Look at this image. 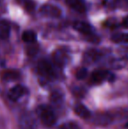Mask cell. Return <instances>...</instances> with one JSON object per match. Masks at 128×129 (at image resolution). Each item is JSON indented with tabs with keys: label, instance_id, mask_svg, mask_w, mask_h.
Returning a JSON list of instances; mask_svg holds the SVG:
<instances>
[{
	"label": "cell",
	"instance_id": "cell-1",
	"mask_svg": "<svg viewBox=\"0 0 128 129\" xmlns=\"http://www.w3.org/2000/svg\"><path fill=\"white\" fill-rule=\"evenodd\" d=\"M37 113L41 122L47 126H52L56 122V115L54 110L48 105H40L38 107Z\"/></svg>",
	"mask_w": 128,
	"mask_h": 129
},
{
	"label": "cell",
	"instance_id": "cell-2",
	"mask_svg": "<svg viewBox=\"0 0 128 129\" xmlns=\"http://www.w3.org/2000/svg\"><path fill=\"white\" fill-rule=\"evenodd\" d=\"M19 129H36V121L32 114L26 112L19 118Z\"/></svg>",
	"mask_w": 128,
	"mask_h": 129
},
{
	"label": "cell",
	"instance_id": "cell-3",
	"mask_svg": "<svg viewBox=\"0 0 128 129\" xmlns=\"http://www.w3.org/2000/svg\"><path fill=\"white\" fill-rule=\"evenodd\" d=\"M38 71L45 77H52L55 76V70L52 64L47 60H41L38 63Z\"/></svg>",
	"mask_w": 128,
	"mask_h": 129
},
{
	"label": "cell",
	"instance_id": "cell-4",
	"mask_svg": "<svg viewBox=\"0 0 128 129\" xmlns=\"http://www.w3.org/2000/svg\"><path fill=\"white\" fill-rule=\"evenodd\" d=\"M40 13L50 18H60L62 15V10L59 7L52 5H45L41 6Z\"/></svg>",
	"mask_w": 128,
	"mask_h": 129
},
{
	"label": "cell",
	"instance_id": "cell-5",
	"mask_svg": "<svg viewBox=\"0 0 128 129\" xmlns=\"http://www.w3.org/2000/svg\"><path fill=\"white\" fill-rule=\"evenodd\" d=\"M26 92V88L23 85L17 84L12 87L8 92V98L12 101H18L20 98H22Z\"/></svg>",
	"mask_w": 128,
	"mask_h": 129
},
{
	"label": "cell",
	"instance_id": "cell-6",
	"mask_svg": "<svg viewBox=\"0 0 128 129\" xmlns=\"http://www.w3.org/2000/svg\"><path fill=\"white\" fill-rule=\"evenodd\" d=\"M73 27L75 31H77L82 34H84V35L90 36L94 34V28L86 22L76 21L73 24Z\"/></svg>",
	"mask_w": 128,
	"mask_h": 129
},
{
	"label": "cell",
	"instance_id": "cell-7",
	"mask_svg": "<svg viewBox=\"0 0 128 129\" xmlns=\"http://www.w3.org/2000/svg\"><path fill=\"white\" fill-rule=\"evenodd\" d=\"M111 77H112L111 73L104 70H97L91 74V81L93 83H101L104 80H110Z\"/></svg>",
	"mask_w": 128,
	"mask_h": 129
},
{
	"label": "cell",
	"instance_id": "cell-8",
	"mask_svg": "<svg viewBox=\"0 0 128 129\" xmlns=\"http://www.w3.org/2000/svg\"><path fill=\"white\" fill-rule=\"evenodd\" d=\"M65 3L77 12H84L86 11V5L83 0H65Z\"/></svg>",
	"mask_w": 128,
	"mask_h": 129
},
{
	"label": "cell",
	"instance_id": "cell-9",
	"mask_svg": "<svg viewBox=\"0 0 128 129\" xmlns=\"http://www.w3.org/2000/svg\"><path fill=\"white\" fill-rule=\"evenodd\" d=\"M74 111L79 117L82 118V119H89L91 117V113L90 110L82 104H77L74 108Z\"/></svg>",
	"mask_w": 128,
	"mask_h": 129
},
{
	"label": "cell",
	"instance_id": "cell-10",
	"mask_svg": "<svg viewBox=\"0 0 128 129\" xmlns=\"http://www.w3.org/2000/svg\"><path fill=\"white\" fill-rule=\"evenodd\" d=\"M11 26L7 21L2 20L0 21V39L6 40L10 36Z\"/></svg>",
	"mask_w": 128,
	"mask_h": 129
},
{
	"label": "cell",
	"instance_id": "cell-11",
	"mask_svg": "<svg viewBox=\"0 0 128 129\" xmlns=\"http://www.w3.org/2000/svg\"><path fill=\"white\" fill-rule=\"evenodd\" d=\"M20 77V74L17 70H5L3 74H2V78L5 81H13V80L19 79Z\"/></svg>",
	"mask_w": 128,
	"mask_h": 129
},
{
	"label": "cell",
	"instance_id": "cell-12",
	"mask_svg": "<svg viewBox=\"0 0 128 129\" xmlns=\"http://www.w3.org/2000/svg\"><path fill=\"white\" fill-rule=\"evenodd\" d=\"M111 41L115 43H128V34L118 33L111 36Z\"/></svg>",
	"mask_w": 128,
	"mask_h": 129
},
{
	"label": "cell",
	"instance_id": "cell-13",
	"mask_svg": "<svg viewBox=\"0 0 128 129\" xmlns=\"http://www.w3.org/2000/svg\"><path fill=\"white\" fill-rule=\"evenodd\" d=\"M36 34L32 31H26L22 34V40L26 43H33L36 41Z\"/></svg>",
	"mask_w": 128,
	"mask_h": 129
},
{
	"label": "cell",
	"instance_id": "cell-14",
	"mask_svg": "<svg viewBox=\"0 0 128 129\" xmlns=\"http://www.w3.org/2000/svg\"><path fill=\"white\" fill-rule=\"evenodd\" d=\"M99 53L92 50V51H90L86 53V61H95L99 58Z\"/></svg>",
	"mask_w": 128,
	"mask_h": 129
},
{
	"label": "cell",
	"instance_id": "cell-15",
	"mask_svg": "<svg viewBox=\"0 0 128 129\" xmlns=\"http://www.w3.org/2000/svg\"><path fill=\"white\" fill-rule=\"evenodd\" d=\"M88 75V70L85 68H81L79 70H77V71L75 72V77L78 80H82L84 79Z\"/></svg>",
	"mask_w": 128,
	"mask_h": 129
},
{
	"label": "cell",
	"instance_id": "cell-16",
	"mask_svg": "<svg viewBox=\"0 0 128 129\" xmlns=\"http://www.w3.org/2000/svg\"><path fill=\"white\" fill-rule=\"evenodd\" d=\"M58 129H80L78 125L75 122H66L61 125Z\"/></svg>",
	"mask_w": 128,
	"mask_h": 129
},
{
	"label": "cell",
	"instance_id": "cell-17",
	"mask_svg": "<svg viewBox=\"0 0 128 129\" xmlns=\"http://www.w3.org/2000/svg\"><path fill=\"white\" fill-rule=\"evenodd\" d=\"M64 54H62L61 52H58L55 55V61L57 64L62 65L63 63H65V57Z\"/></svg>",
	"mask_w": 128,
	"mask_h": 129
},
{
	"label": "cell",
	"instance_id": "cell-18",
	"mask_svg": "<svg viewBox=\"0 0 128 129\" xmlns=\"http://www.w3.org/2000/svg\"><path fill=\"white\" fill-rule=\"evenodd\" d=\"M108 119H109L108 116H104V115L98 116V117L97 118V123H98L99 125L108 124V123H109Z\"/></svg>",
	"mask_w": 128,
	"mask_h": 129
},
{
	"label": "cell",
	"instance_id": "cell-19",
	"mask_svg": "<svg viewBox=\"0 0 128 129\" xmlns=\"http://www.w3.org/2000/svg\"><path fill=\"white\" fill-rule=\"evenodd\" d=\"M62 99V95L61 94H59L58 92H55V93L52 94V97H51V100L53 101V102H58V101H60V99Z\"/></svg>",
	"mask_w": 128,
	"mask_h": 129
},
{
	"label": "cell",
	"instance_id": "cell-20",
	"mask_svg": "<svg viewBox=\"0 0 128 129\" xmlns=\"http://www.w3.org/2000/svg\"><path fill=\"white\" fill-rule=\"evenodd\" d=\"M37 49L38 48H36V47H32V48H28L27 52H28V54L32 55V54H34L36 52H37Z\"/></svg>",
	"mask_w": 128,
	"mask_h": 129
},
{
	"label": "cell",
	"instance_id": "cell-21",
	"mask_svg": "<svg viewBox=\"0 0 128 129\" xmlns=\"http://www.w3.org/2000/svg\"><path fill=\"white\" fill-rule=\"evenodd\" d=\"M122 25H123L125 27H127L128 28V16L125 18V19H123V22H122Z\"/></svg>",
	"mask_w": 128,
	"mask_h": 129
},
{
	"label": "cell",
	"instance_id": "cell-22",
	"mask_svg": "<svg viewBox=\"0 0 128 129\" xmlns=\"http://www.w3.org/2000/svg\"><path fill=\"white\" fill-rule=\"evenodd\" d=\"M126 127L128 128V123H127V124H126Z\"/></svg>",
	"mask_w": 128,
	"mask_h": 129
},
{
	"label": "cell",
	"instance_id": "cell-23",
	"mask_svg": "<svg viewBox=\"0 0 128 129\" xmlns=\"http://www.w3.org/2000/svg\"><path fill=\"white\" fill-rule=\"evenodd\" d=\"M0 1H3V0H0Z\"/></svg>",
	"mask_w": 128,
	"mask_h": 129
}]
</instances>
